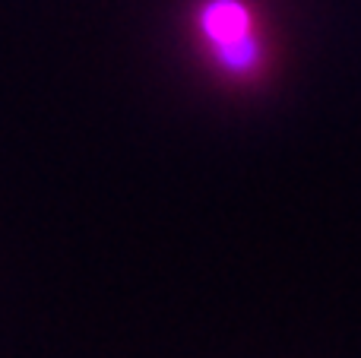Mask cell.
I'll return each instance as SVG.
<instances>
[{
	"instance_id": "cell-1",
	"label": "cell",
	"mask_w": 361,
	"mask_h": 358,
	"mask_svg": "<svg viewBox=\"0 0 361 358\" xmlns=\"http://www.w3.org/2000/svg\"><path fill=\"white\" fill-rule=\"evenodd\" d=\"M193 29L206 57L222 76L235 82H254L267 73L269 51L260 19L247 0H200Z\"/></svg>"
}]
</instances>
